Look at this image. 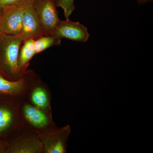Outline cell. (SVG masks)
<instances>
[{
	"label": "cell",
	"mask_w": 153,
	"mask_h": 153,
	"mask_svg": "<svg viewBox=\"0 0 153 153\" xmlns=\"http://www.w3.org/2000/svg\"><path fill=\"white\" fill-rule=\"evenodd\" d=\"M23 42L20 36L0 35V70L14 79H21L22 75L18 59Z\"/></svg>",
	"instance_id": "1"
},
{
	"label": "cell",
	"mask_w": 153,
	"mask_h": 153,
	"mask_svg": "<svg viewBox=\"0 0 153 153\" xmlns=\"http://www.w3.org/2000/svg\"><path fill=\"white\" fill-rule=\"evenodd\" d=\"M58 1L36 0L33 4L45 36L52 35L60 20L57 10Z\"/></svg>",
	"instance_id": "2"
},
{
	"label": "cell",
	"mask_w": 153,
	"mask_h": 153,
	"mask_svg": "<svg viewBox=\"0 0 153 153\" xmlns=\"http://www.w3.org/2000/svg\"><path fill=\"white\" fill-rule=\"evenodd\" d=\"M51 36L60 39L66 38L79 42H86L89 35L87 28L79 22H74L69 19L60 20Z\"/></svg>",
	"instance_id": "3"
},
{
	"label": "cell",
	"mask_w": 153,
	"mask_h": 153,
	"mask_svg": "<svg viewBox=\"0 0 153 153\" xmlns=\"http://www.w3.org/2000/svg\"><path fill=\"white\" fill-rule=\"evenodd\" d=\"M70 132V126L67 125L48 133L41 134V141L45 152L66 153V143Z\"/></svg>",
	"instance_id": "4"
},
{
	"label": "cell",
	"mask_w": 153,
	"mask_h": 153,
	"mask_svg": "<svg viewBox=\"0 0 153 153\" xmlns=\"http://www.w3.org/2000/svg\"><path fill=\"white\" fill-rule=\"evenodd\" d=\"M19 36L23 41L29 39L36 40L45 36L41 22L33 7L25 10Z\"/></svg>",
	"instance_id": "5"
},
{
	"label": "cell",
	"mask_w": 153,
	"mask_h": 153,
	"mask_svg": "<svg viewBox=\"0 0 153 153\" xmlns=\"http://www.w3.org/2000/svg\"><path fill=\"white\" fill-rule=\"evenodd\" d=\"M26 9L10 7L2 10L1 30L3 34L10 36H19L22 18Z\"/></svg>",
	"instance_id": "6"
},
{
	"label": "cell",
	"mask_w": 153,
	"mask_h": 153,
	"mask_svg": "<svg viewBox=\"0 0 153 153\" xmlns=\"http://www.w3.org/2000/svg\"><path fill=\"white\" fill-rule=\"evenodd\" d=\"M41 141L32 138H26L13 143L6 152L14 153H39L43 149Z\"/></svg>",
	"instance_id": "7"
},
{
	"label": "cell",
	"mask_w": 153,
	"mask_h": 153,
	"mask_svg": "<svg viewBox=\"0 0 153 153\" xmlns=\"http://www.w3.org/2000/svg\"><path fill=\"white\" fill-rule=\"evenodd\" d=\"M24 114L28 121L34 126L43 128L48 124L47 117L37 107L26 105L24 108Z\"/></svg>",
	"instance_id": "8"
},
{
	"label": "cell",
	"mask_w": 153,
	"mask_h": 153,
	"mask_svg": "<svg viewBox=\"0 0 153 153\" xmlns=\"http://www.w3.org/2000/svg\"><path fill=\"white\" fill-rule=\"evenodd\" d=\"M34 41L29 39L23 41L19 51L18 63L22 72L29 65L30 60L36 55L34 49Z\"/></svg>",
	"instance_id": "9"
},
{
	"label": "cell",
	"mask_w": 153,
	"mask_h": 153,
	"mask_svg": "<svg viewBox=\"0 0 153 153\" xmlns=\"http://www.w3.org/2000/svg\"><path fill=\"white\" fill-rule=\"evenodd\" d=\"M25 85L23 78L15 81L8 80L0 75V93L15 94L21 92Z\"/></svg>",
	"instance_id": "10"
},
{
	"label": "cell",
	"mask_w": 153,
	"mask_h": 153,
	"mask_svg": "<svg viewBox=\"0 0 153 153\" xmlns=\"http://www.w3.org/2000/svg\"><path fill=\"white\" fill-rule=\"evenodd\" d=\"M61 39L52 36H44L34 41L36 54H39L54 46L60 45Z\"/></svg>",
	"instance_id": "11"
},
{
	"label": "cell",
	"mask_w": 153,
	"mask_h": 153,
	"mask_svg": "<svg viewBox=\"0 0 153 153\" xmlns=\"http://www.w3.org/2000/svg\"><path fill=\"white\" fill-rule=\"evenodd\" d=\"M36 0H0V10L10 7L26 9L32 7Z\"/></svg>",
	"instance_id": "12"
},
{
	"label": "cell",
	"mask_w": 153,
	"mask_h": 153,
	"mask_svg": "<svg viewBox=\"0 0 153 153\" xmlns=\"http://www.w3.org/2000/svg\"><path fill=\"white\" fill-rule=\"evenodd\" d=\"M32 100L36 107L44 108L48 105V99L46 91L41 87L36 88L32 94Z\"/></svg>",
	"instance_id": "13"
},
{
	"label": "cell",
	"mask_w": 153,
	"mask_h": 153,
	"mask_svg": "<svg viewBox=\"0 0 153 153\" xmlns=\"http://www.w3.org/2000/svg\"><path fill=\"white\" fill-rule=\"evenodd\" d=\"M13 120V114L9 108L0 106V133L8 129Z\"/></svg>",
	"instance_id": "14"
},
{
	"label": "cell",
	"mask_w": 153,
	"mask_h": 153,
	"mask_svg": "<svg viewBox=\"0 0 153 153\" xmlns=\"http://www.w3.org/2000/svg\"><path fill=\"white\" fill-rule=\"evenodd\" d=\"M74 0H58L57 2V7L63 9L64 12V16L66 19H69L74 10L75 9L74 5Z\"/></svg>",
	"instance_id": "15"
},
{
	"label": "cell",
	"mask_w": 153,
	"mask_h": 153,
	"mask_svg": "<svg viewBox=\"0 0 153 153\" xmlns=\"http://www.w3.org/2000/svg\"><path fill=\"white\" fill-rule=\"evenodd\" d=\"M139 4H145L149 1H153V0H137Z\"/></svg>",
	"instance_id": "16"
},
{
	"label": "cell",
	"mask_w": 153,
	"mask_h": 153,
	"mask_svg": "<svg viewBox=\"0 0 153 153\" xmlns=\"http://www.w3.org/2000/svg\"><path fill=\"white\" fill-rule=\"evenodd\" d=\"M2 10H0V35L2 34L1 30V20H2Z\"/></svg>",
	"instance_id": "17"
},
{
	"label": "cell",
	"mask_w": 153,
	"mask_h": 153,
	"mask_svg": "<svg viewBox=\"0 0 153 153\" xmlns=\"http://www.w3.org/2000/svg\"><path fill=\"white\" fill-rule=\"evenodd\" d=\"M4 146H3V145H2L1 143H0V153L4 151Z\"/></svg>",
	"instance_id": "18"
}]
</instances>
